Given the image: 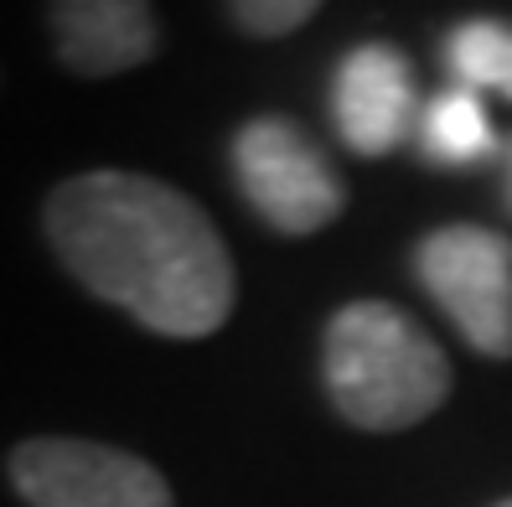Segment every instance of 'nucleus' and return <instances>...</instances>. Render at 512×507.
<instances>
[{"instance_id": "obj_5", "label": "nucleus", "mask_w": 512, "mask_h": 507, "mask_svg": "<svg viewBox=\"0 0 512 507\" xmlns=\"http://www.w3.org/2000/svg\"><path fill=\"white\" fill-rule=\"evenodd\" d=\"M233 166L244 197L280 233H316L347 207L342 176L290 119H249L233 140Z\"/></svg>"}, {"instance_id": "obj_9", "label": "nucleus", "mask_w": 512, "mask_h": 507, "mask_svg": "<svg viewBox=\"0 0 512 507\" xmlns=\"http://www.w3.org/2000/svg\"><path fill=\"white\" fill-rule=\"evenodd\" d=\"M425 145H430V156H440V161H476V156H487L492 130H487L481 104L471 94L435 99V109L425 114Z\"/></svg>"}, {"instance_id": "obj_8", "label": "nucleus", "mask_w": 512, "mask_h": 507, "mask_svg": "<svg viewBox=\"0 0 512 507\" xmlns=\"http://www.w3.org/2000/svg\"><path fill=\"white\" fill-rule=\"evenodd\" d=\"M450 63L466 83L497 88L512 99V26L502 21H466L456 37H450Z\"/></svg>"}, {"instance_id": "obj_11", "label": "nucleus", "mask_w": 512, "mask_h": 507, "mask_svg": "<svg viewBox=\"0 0 512 507\" xmlns=\"http://www.w3.org/2000/svg\"><path fill=\"white\" fill-rule=\"evenodd\" d=\"M502 507H512V502H502Z\"/></svg>"}, {"instance_id": "obj_1", "label": "nucleus", "mask_w": 512, "mask_h": 507, "mask_svg": "<svg viewBox=\"0 0 512 507\" xmlns=\"http://www.w3.org/2000/svg\"><path fill=\"white\" fill-rule=\"evenodd\" d=\"M63 270L161 337H213L233 316V259L213 218L145 171H78L42 202Z\"/></svg>"}, {"instance_id": "obj_4", "label": "nucleus", "mask_w": 512, "mask_h": 507, "mask_svg": "<svg viewBox=\"0 0 512 507\" xmlns=\"http://www.w3.org/2000/svg\"><path fill=\"white\" fill-rule=\"evenodd\" d=\"M419 280L481 357H512V238L445 223L419 244Z\"/></svg>"}, {"instance_id": "obj_3", "label": "nucleus", "mask_w": 512, "mask_h": 507, "mask_svg": "<svg viewBox=\"0 0 512 507\" xmlns=\"http://www.w3.org/2000/svg\"><path fill=\"white\" fill-rule=\"evenodd\" d=\"M6 471L26 507H176L171 482L145 456L88 435H32Z\"/></svg>"}, {"instance_id": "obj_2", "label": "nucleus", "mask_w": 512, "mask_h": 507, "mask_svg": "<svg viewBox=\"0 0 512 507\" xmlns=\"http://www.w3.org/2000/svg\"><path fill=\"white\" fill-rule=\"evenodd\" d=\"M321 373L331 409L373 435L430 420L450 394L445 352L388 301H352L331 316Z\"/></svg>"}, {"instance_id": "obj_6", "label": "nucleus", "mask_w": 512, "mask_h": 507, "mask_svg": "<svg viewBox=\"0 0 512 507\" xmlns=\"http://www.w3.org/2000/svg\"><path fill=\"white\" fill-rule=\"evenodd\" d=\"M47 32L63 73L114 78L150 63L161 42L156 11L145 0H57L47 6Z\"/></svg>"}, {"instance_id": "obj_10", "label": "nucleus", "mask_w": 512, "mask_h": 507, "mask_svg": "<svg viewBox=\"0 0 512 507\" xmlns=\"http://www.w3.org/2000/svg\"><path fill=\"white\" fill-rule=\"evenodd\" d=\"M316 11H321L316 0H244V6H228V16L249 37H285L295 26H306Z\"/></svg>"}, {"instance_id": "obj_7", "label": "nucleus", "mask_w": 512, "mask_h": 507, "mask_svg": "<svg viewBox=\"0 0 512 507\" xmlns=\"http://www.w3.org/2000/svg\"><path fill=\"white\" fill-rule=\"evenodd\" d=\"M414 119V73L394 47H357L337 73V125L363 156H383Z\"/></svg>"}]
</instances>
